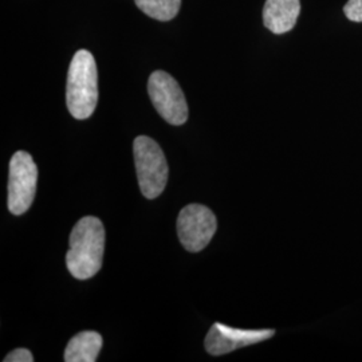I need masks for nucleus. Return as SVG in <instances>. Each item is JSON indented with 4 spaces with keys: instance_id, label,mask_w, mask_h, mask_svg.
<instances>
[{
    "instance_id": "f257e3e1",
    "label": "nucleus",
    "mask_w": 362,
    "mask_h": 362,
    "mask_svg": "<svg viewBox=\"0 0 362 362\" xmlns=\"http://www.w3.org/2000/svg\"><path fill=\"white\" fill-rule=\"evenodd\" d=\"M70 248L66 264L70 274L79 281L93 278L103 267L105 251V228L95 216H85L70 233Z\"/></svg>"
},
{
    "instance_id": "f03ea898",
    "label": "nucleus",
    "mask_w": 362,
    "mask_h": 362,
    "mask_svg": "<svg viewBox=\"0 0 362 362\" xmlns=\"http://www.w3.org/2000/svg\"><path fill=\"white\" fill-rule=\"evenodd\" d=\"M66 103L70 115L86 119L98 103V71L95 59L88 50H79L71 59L67 74Z\"/></svg>"
},
{
    "instance_id": "7ed1b4c3",
    "label": "nucleus",
    "mask_w": 362,
    "mask_h": 362,
    "mask_svg": "<svg viewBox=\"0 0 362 362\" xmlns=\"http://www.w3.org/2000/svg\"><path fill=\"white\" fill-rule=\"evenodd\" d=\"M134 164L140 189L146 199L163 194L168 181V164L160 145L146 136H139L133 143Z\"/></svg>"
},
{
    "instance_id": "20e7f679",
    "label": "nucleus",
    "mask_w": 362,
    "mask_h": 362,
    "mask_svg": "<svg viewBox=\"0 0 362 362\" xmlns=\"http://www.w3.org/2000/svg\"><path fill=\"white\" fill-rule=\"evenodd\" d=\"M38 168L30 153L19 151L10 161L8 176V209L19 216L31 207L37 194Z\"/></svg>"
},
{
    "instance_id": "39448f33",
    "label": "nucleus",
    "mask_w": 362,
    "mask_h": 362,
    "mask_svg": "<svg viewBox=\"0 0 362 362\" xmlns=\"http://www.w3.org/2000/svg\"><path fill=\"white\" fill-rule=\"evenodd\" d=\"M152 104L167 122L182 125L188 119V105L179 83L168 73L157 70L148 81Z\"/></svg>"
},
{
    "instance_id": "423d86ee",
    "label": "nucleus",
    "mask_w": 362,
    "mask_h": 362,
    "mask_svg": "<svg viewBox=\"0 0 362 362\" xmlns=\"http://www.w3.org/2000/svg\"><path fill=\"white\" fill-rule=\"evenodd\" d=\"M218 228L214 212L202 204H189L182 208L177 218V235L181 245L191 252L204 250Z\"/></svg>"
},
{
    "instance_id": "0eeeda50",
    "label": "nucleus",
    "mask_w": 362,
    "mask_h": 362,
    "mask_svg": "<svg viewBox=\"0 0 362 362\" xmlns=\"http://www.w3.org/2000/svg\"><path fill=\"white\" fill-rule=\"evenodd\" d=\"M275 334L272 329L242 330L223 324H215L206 337V350L211 356H221L270 339Z\"/></svg>"
},
{
    "instance_id": "6e6552de",
    "label": "nucleus",
    "mask_w": 362,
    "mask_h": 362,
    "mask_svg": "<svg viewBox=\"0 0 362 362\" xmlns=\"http://www.w3.org/2000/svg\"><path fill=\"white\" fill-rule=\"evenodd\" d=\"M299 13V0H266L263 22L274 34H285L296 26Z\"/></svg>"
},
{
    "instance_id": "1a4fd4ad",
    "label": "nucleus",
    "mask_w": 362,
    "mask_h": 362,
    "mask_svg": "<svg viewBox=\"0 0 362 362\" xmlns=\"http://www.w3.org/2000/svg\"><path fill=\"white\" fill-rule=\"evenodd\" d=\"M103 349V337L97 332H82L73 337L65 350L66 362H94Z\"/></svg>"
},
{
    "instance_id": "9d476101",
    "label": "nucleus",
    "mask_w": 362,
    "mask_h": 362,
    "mask_svg": "<svg viewBox=\"0 0 362 362\" xmlns=\"http://www.w3.org/2000/svg\"><path fill=\"white\" fill-rule=\"evenodd\" d=\"M137 7L148 16L167 22L173 19L180 10L181 0H134Z\"/></svg>"
},
{
    "instance_id": "9b49d317",
    "label": "nucleus",
    "mask_w": 362,
    "mask_h": 362,
    "mask_svg": "<svg viewBox=\"0 0 362 362\" xmlns=\"http://www.w3.org/2000/svg\"><path fill=\"white\" fill-rule=\"evenodd\" d=\"M344 13L351 22H362V0H348Z\"/></svg>"
},
{
    "instance_id": "f8f14e48",
    "label": "nucleus",
    "mask_w": 362,
    "mask_h": 362,
    "mask_svg": "<svg viewBox=\"0 0 362 362\" xmlns=\"http://www.w3.org/2000/svg\"><path fill=\"white\" fill-rule=\"evenodd\" d=\"M34 361V357L31 354L30 350L23 349H15L8 353L4 358V362H33Z\"/></svg>"
}]
</instances>
